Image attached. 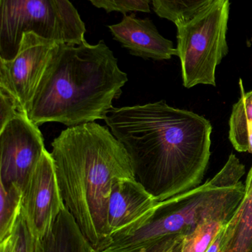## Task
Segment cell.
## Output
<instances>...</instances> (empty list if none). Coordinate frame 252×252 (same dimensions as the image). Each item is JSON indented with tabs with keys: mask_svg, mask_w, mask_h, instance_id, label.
<instances>
[{
	"mask_svg": "<svg viewBox=\"0 0 252 252\" xmlns=\"http://www.w3.org/2000/svg\"><path fill=\"white\" fill-rule=\"evenodd\" d=\"M135 179L158 202L200 186L211 157V123L165 101L113 108L105 120Z\"/></svg>",
	"mask_w": 252,
	"mask_h": 252,
	"instance_id": "obj_1",
	"label": "cell"
},
{
	"mask_svg": "<svg viewBox=\"0 0 252 252\" xmlns=\"http://www.w3.org/2000/svg\"><path fill=\"white\" fill-rule=\"evenodd\" d=\"M51 146L65 207L96 251L109 248L108 206L112 185L135 178L125 148L109 128L96 122L68 127Z\"/></svg>",
	"mask_w": 252,
	"mask_h": 252,
	"instance_id": "obj_2",
	"label": "cell"
},
{
	"mask_svg": "<svg viewBox=\"0 0 252 252\" xmlns=\"http://www.w3.org/2000/svg\"><path fill=\"white\" fill-rule=\"evenodd\" d=\"M127 81L103 41L56 43L27 115L37 126L54 122L68 127L105 120Z\"/></svg>",
	"mask_w": 252,
	"mask_h": 252,
	"instance_id": "obj_3",
	"label": "cell"
},
{
	"mask_svg": "<svg viewBox=\"0 0 252 252\" xmlns=\"http://www.w3.org/2000/svg\"><path fill=\"white\" fill-rule=\"evenodd\" d=\"M245 173V166L231 154L216 176L194 189L158 202L144 226L114 238L109 248L129 247L170 235L185 237L209 220L226 224L244 198L245 185L241 179Z\"/></svg>",
	"mask_w": 252,
	"mask_h": 252,
	"instance_id": "obj_4",
	"label": "cell"
},
{
	"mask_svg": "<svg viewBox=\"0 0 252 252\" xmlns=\"http://www.w3.org/2000/svg\"><path fill=\"white\" fill-rule=\"evenodd\" d=\"M27 32L78 45L86 28L69 0H0V59H14Z\"/></svg>",
	"mask_w": 252,
	"mask_h": 252,
	"instance_id": "obj_5",
	"label": "cell"
},
{
	"mask_svg": "<svg viewBox=\"0 0 252 252\" xmlns=\"http://www.w3.org/2000/svg\"><path fill=\"white\" fill-rule=\"evenodd\" d=\"M229 0H216L190 19L176 24L178 56L186 88L216 86V69L229 53Z\"/></svg>",
	"mask_w": 252,
	"mask_h": 252,
	"instance_id": "obj_6",
	"label": "cell"
},
{
	"mask_svg": "<svg viewBox=\"0 0 252 252\" xmlns=\"http://www.w3.org/2000/svg\"><path fill=\"white\" fill-rule=\"evenodd\" d=\"M38 126L20 113L0 128V181L23 191L44 154Z\"/></svg>",
	"mask_w": 252,
	"mask_h": 252,
	"instance_id": "obj_7",
	"label": "cell"
},
{
	"mask_svg": "<svg viewBox=\"0 0 252 252\" xmlns=\"http://www.w3.org/2000/svg\"><path fill=\"white\" fill-rule=\"evenodd\" d=\"M56 43L27 32L16 57L0 59V88L16 99L24 113L29 109Z\"/></svg>",
	"mask_w": 252,
	"mask_h": 252,
	"instance_id": "obj_8",
	"label": "cell"
},
{
	"mask_svg": "<svg viewBox=\"0 0 252 252\" xmlns=\"http://www.w3.org/2000/svg\"><path fill=\"white\" fill-rule=\"evenodd\" d=\"M65 205L56 179L51 154L44 151L22 191L21 214L36 239L44 238Z\"/></svg>",
	"mask_w": 252,
	"mask_h": 252,
	"instance_id": "obj_9",
	"label": "cell"
},
{
	"mask_svg": "<svg viewBox=\"0 0 252 252\" xmlns=\"http://www.w3.org/2000/svg\"><path fill=\"white\" fill-rule=\"evenodd\" d=\"M158 201L133 179L114 182L108 206V227L112 239L137 230L149 220Z\"/></svg>",
	"mask_w": 252,
	"mask_h": 252,
	"instance_id": "obj_10",
	"label": "cell"
},
{
	"mask_svg": "<svg viewBox=\"0 0 252 252\" xmlns=\"http://www.w3.org/2000/svg\"><path fill=\"white\" fill-rule=\"evenodd\" d=\"M109 29L114 39L133 56L156 61L178 56L173 43L162 36L149 19H139L133 13L124 15L121 22L109 25Z\"/></svg>",
	"mask_w": 252,
	"mask_h": 252,
	"instance_id": "obj_11",
	"label": "cell"
},
{
	"mask_svg": "<svg viewBox=\"0 0 252 252\" xmlns=\"http://www.w3.org/2000/svg\"><path fill=\"white\" fill-rule=\"evenodd\" d=\"M220 232V252H252V167L246 181L244 198Z\"/></svg>",
	"mask_w": 252,
	"mask_h": 252,
	"instance_id": "obj_12",
	"label": "cell"
},
{
	"mask_svg": "<svg viewBox=\"0 0 252 252\" xmlns=\"http://www.w3.org/2000/svg\"><path fill=\"white\" fill-rule=\"evenodd\" d=\"M94 250L65 207L47 235L37 239L36 252H93Z\"/></svg>",
	"mask_w": 252,
	"mask_h": 252,
	"instance_id": "obj_13",
	"label": "cell"
},
{
	"mask_svg": "<svg viewBox=\"0 0 252 252\" xmlns=\"http://www.w3.org/2000/svg\"><path fill=\"white\" fill-rule=\"evenodd\" d=\"M0 243L11 236L22 211V190L0 185Z\"/></svg>",
	"mask_w": 252,
	"mask_h": 252,
	"instance_id": "obj_14",
	"label": "cell"
},
{
	"mask_svg": "<svg viewBox=\"0 0 252 252\" xmlns=\"http://www.w3.org/2000/svg\"><path fill=\"white\" fill-rule=\"evenodd\" d=\"M216 0H152L154 11L173 23L190 19Z\"/></svg>",
	"mask_w": 252,
	"mask_h": 252,
	"instance_id": "obj_15",
	"label": "cell"
},
{
	"mask_svg": "<svg viewBox=\"0 0 252 252\" xmlns=\"http://www.w3.org/2000/svg\"><path fill=\"white\" fill-rule=\"evenodd\" d=\"M239 86L241 97L234 105L229 120V138L235 150L241 143L247 125L252 121V91L246 93L241 78Z\"/></svg>",
	"mask_w": 252,
	"mask_h": 252,
	"instance_id": "obj_16",
	"label": "cell"
},
{
	"mask_svg": "<svg viewBox=\"0 0 252 252\" xmlns=\"http://www.w3.org/2000/svg\"><path fill=\"white\" fill-rule=\"evenodd\" d=\"M224 225L217 220L204 222L192 233L183 237L180 252H206Z\"/></svg>",
	"mask_w": 252,
	"mask_h": 252,
	"instance_id": "obj_17",
	"label": "cell"
},
{
	"mask_svg": "<svg viewBox=\"0 0 252 252\" xmlns=\"http://www.w3.org/2000/svg\"><path fill=\"white\" fill-rule=\"evenodd\" d=\"M183 238L181 235H170L136 245L93 252H175L181 245Z\"/></svg>",
	"mask_w": 252,
	"mask_h": 252,
	"instance_id": "obj_18",
	"label": "cell"
},
{
	"mask_svg": "<svg viewBox=\"0 0 252 252\" xmlns=\"http://www.w3.org/2000/svg\"><path fill=\"white\" fill-rule=\"evenodd\" d=\"M95 7L107 12H120L126 15L129 12H150V0H89Z\"/></svg>",
	"mask_w": 252,
	"mask_h": 252,
	"instance_id": "obj_19",
	"label": "cell"
},
{
	"mask_svg": "<svg viewBox=\"0 0 252 252\" xmlns=\"http://www.w3.org/2000/svg\"><path fill=\"white\" fill-rule=\"evenodd\" d=\"M11 241L12 252H36L37 239L31 233L22 214L15 225Z\"/></svg>",
	"mask_w": 252,
	"mask_h": 252,
	"instance_id": "obj_20",
	"label": "cell"
},
{
	"mask_svg": "<svg viewBox=\"0 0 252 252\" xmlns=\"http://www.w3.org/2000/svg\"><path fill=\"white\" fill-rule=\"evenodd\" d=\"M24 113L16 99L3 88H0V126L2 127L7 122Z\"/></svg>",
	"mask_w": 252,
	"mask_h": 252,
	"instance_id": "obj_21",
	"label": "cell"
},
{
	"mask_svg": "<svg viewBox=\"0 0 252 252\" xmlns=\"http://www.w3.org/2000/svg\"><path fill=\"white\" fill-rule=\"evenodd\" d=\"M220 243H221V232H220L213 240L211 245L209 247L208 250L206 252H220Z\"/></svg>",
	"mask_w": 252,
	"mask_h": 252,
	"instance_id": "obj_22",
	"label": "cell"
},
{
	"mask_svg": "<svg viewBox=\"0 0 252 252\" xmlns=\"http://www.w3.org/2000/svg\"><path fill=\"white\" fill-rule=\"evenodd\" d=\"M0 252H12L11 236L0 243Z\"/></svg>",
	"mask_w": 252,
	"mask_h": 252,
	"instance_id": "obj_23",
	"label": "cell"
},
{
	"mask_svg": "<svg viewBox=\"0 0 252 252\" xmlns=\"http://www.w3.org/2000/svg\"><path fill=\"white\" fill-rule=\"evenodd\" d=\"M180 250H181V245H180V247H179V248L175 251V252H180Z\"/></svg>",
	"mask_w": 252,
	"mask_h": 252,
	"instance_id": "obj_24",
	"label": "cell"
}]
</instances>
